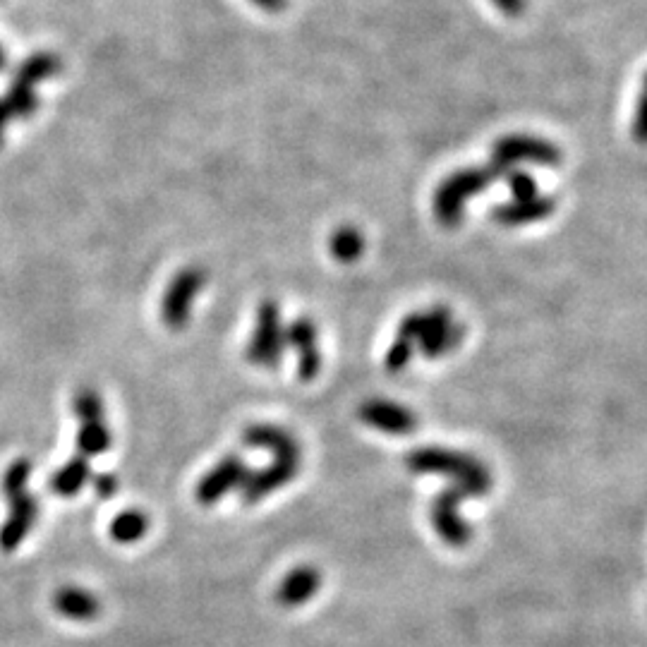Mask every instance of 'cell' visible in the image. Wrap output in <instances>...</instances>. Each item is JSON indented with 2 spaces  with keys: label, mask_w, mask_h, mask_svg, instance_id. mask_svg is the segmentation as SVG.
Returning <instances> with one entry per match:
<instances>
[{
  "label": "cell",
  "mask_w": 647,
  "mask_h": 647,
  "mask_svg": "<svg viewBox=\"0 0 647 647\" xmlns=\"http://www.w3.org/2000/svg\"><path fill=\"white\" fill-rule=\"evenodd\" d=\"M410 473L415 475H444L453 482H468L482 492H492L494 477L489 468L475 456L463 451H449L441 446H422L405 458Z\"/></svg>",
  "instance_id": "obj_1"
},
{
  "label": "cell",
  "mask_w": 647,
  "mask_h": 647,
  "mask_svg": "<svg viewBox=\"0 0 647 647\" xmlns=\"http://www.w3.org/2000/svg\"><path fill=\"white\" fill-rule=\"evenodd\" d=\"M504 175L506 173L494 163L480 168H461V171L451 173L434 192V216H437V221L444 228H456L463 219L465 202L470 197L480 195L482 190H487L489 185H494V180L504 178Z\"/></svg>",
  "instance_id": "obj_2"
},
{
  "label": "cell",
  "mask_w": 647,
  "mask_h": 647,
  "mask_svg": "<svg viewBox=\"0 0 647 647\" xmlns=\"http://www.w3.org/2000/svg\"><path fill=\"white\" fill-rule=\"evenodd\" d=\"M487 492H482L480 487L468 485V482H453V487L441 492L437 499L432 501V511H429V518H432L434 530L449 547L461 549L473 540V528L465 523L461 513H458V506L465 499H480L485 497Z\"/></svg>",
  "instance_id": "obj_3"
},
{
  "label": "cell",
  "mask_w": 647,
  "mask_h": 647,
  "mask_svg": "<svg viewBox=\"0 0 647 647\" xmlns=\"http://www.w3.org/2000/svg\"><path fill=\"white\" fill-rule=\"evenodd\" d=\"M286 326L281 322V307L274 300H266L257 310V329L247 346V360L252 365L274 370L281 365L283 353H286Z\"/></svg>",
  "instance_id": "obj_4"
},
{
  "label": "cell",
  "mask_w": 647,
  "mask_h": 647,
  "mask_svg": "<svg viewBox=\"0 0 647 647\" xmlns=\"http://www.w3.org/2000/svg\"><path fill=\"white\" fill-rule=\"evenodd\" d=\"M489 163H494L504 173H509L511 168L520 166V163L554 168L561 163V149L535 135H506L494 142L492 161Z\"/></svg>",
  "instance_id": "obj_5"
},
{
  "label": "cell",
  "mask_w": 647,
  "mask_h": 647,
  "mask_svg": "<svg viewBox=\"0 0 647 647\" xmlns=\"http://www.w3.org/2000/svg\"><path fill=\"white\" fill-rule=\"evenodd\" d=\"M204 286H207V271L197 269V266H187V269L175 274L161 300V319L168 329H185L187 322H190L197 293Z\"/></svg>",
  "instance_id": "obj_6"
},
{
  "label": "cell",
  "mask_w": 647,
  "mask_h": 647,
  "mask_svg": "<svg viewBox=\"0 0 647 647\" xmlns=\"http://www.w3.org/2000/svg\"><path fill=\"white\" fill-rule=\"evenodd\" d=\"M247 475H250V468H247L243 458L238 456L223 458L221 463H216L214 468H211L209 473L197 482L195 499L204 506L216 504V501H221L226 494L235 492V489L240 492V487L245 485Z\"/></svg>",
  "instance_id": "obj_7"
},
{
  "label": "cell",
  "mask_w": 647,
  "mask_h": 647,
  "mask_svg": "<svg viewBox=\"0 0 647 647\" xmlns=\"http://www.w3.org/2000/svg\"><path fill=\"white\" fill-rule=\"evenodd\" d=\"M288 346L298 353V379L310 384L322 372V350H319V329L312 319L300 317L286 329Z\"/></svg>",
  "instance_id": "obj_8"
},
{
  "label": "cell",
  "mask_w": 647,
  "mask_h": 647,
  "mask_svg": "<svg viewBox=\"0 0 647 647\" xmlns=\"http://www.w3.org/2000/svg\"><path fill=\"white\" fill-rule=\"evenodd\" d=\"M300 473V461H288V458H274V463L262 470H250L245 485L240 487L245 504H257L274 494L276 489L286 487Z\"/></svg>",
  "instance_id": "obj_9"
},
{
  "label": "cell",
  "mask_w": 647,
  "mask_h": 647,
  "mask_svg": "<svg viewBox=\"0 0 647 647\" xmlns=\"http://www.w3.org/2000/svg\"><path fill=\"white\" fill-rule=\"evenodd\" d=\"M10 509L8 518L0 525V549L3 552H15L34 528L36 518H39V499L34 494L24 492L20 497L8 499Z\"/></svg>",
  "instance_id": "obj_10"
},
{
  "label": "cell",
  "mask_w": 647,
  "mask_h": 647,
  "mask_svg": "<svg viewBox=\"0 0 647 647\" xmlns=\"http://www.w3.org/2000/svg\"><path fill=\"white\" fill-rule=\"evenodd\" d=\"M360 420L391 437H405L417 429V417L401 403L393 401H367L360 408Z\"/></svg>",
  "instance_id": "obj_11"
},
{
  "label": "cell",
  "mask_w": 647,
  "mask_h": 647,
  "mask_svg": "<svg viewBox=\"0 0 647 647\" xmlns=\"http://www.w3.org/2000/svg\"><path fill=\"white\" fill-rule=\"evenodd\" d=\"M319 590H322V573H319V568L302 564L293 568V571L281 580V585H278L276 590V602L281 604L283 609H298L302 604L310 602Z\"/></svg>",
  "instance_id": "obj_12"
},
{
  "label": "cell",
  "mask_w": 647,
  "mask_h": 647,
  "mask_svg": "<svg viewBox=\"0 0 647 647\" xmlns=\"http://www.w3.org/2000/svg\"><path fill=\"white\" fill-rule=\"evenodd\" d=\"M556 211V199L552 195H535L530 199H513L509 204H501L492 211V219L499 226H528V223H537L547 216H552Z\"/></svg>",
  "instance_id": "obj_13"
},
{
  "label": "cell",
  "mask_w": 647,
  "mask_h": 647,
  "mask_svg": "<svg viewBox=\"0 0 647 647\" xmlns=\"http://www.w3.org/2000/svg\"><path fill=\"white\" fill-rule=\"evenodd\" d=\"M245 444L252 449H264L274 453V458H288V461H300V444L293 434L274 425H252L243 434Z\"/></svg>",
  "instance_id": "obj_14"
},
{
  "label": "cell",
  "mask_w": 647,
  "mask_h": 647,
  "mask_svg": "<svg viewBox=\"0 0 647 647\" xmlns=\"http://www.w3.org/2000/svg\"><path fill=\"white\" fill-rule=\"evenodd\" d=\"M53 609L60 616H65V619L87 624V621H94L101 614V602L94 592L75 588V585H65V588H60L53 595Z\"/></svg>",
  "instance_id": "obj_15"
},
{
  "label": "cell",
  "mask_w": 647,
  "mask_h": 647,
  "mask_svg": "<svg viewBox=\"0 0 647 647\" xmlns=\"http://www.w3.org/2000/svg\"><path fill=\"white\" fill-rule=\"evenodd\" d=\"M453 322V314L446 310V307H429V310L410 312L408 317L403 319L401 326H398V336L403 341H408L410 346H417L420 338H425L432 331H437L439 326H446Z\"/></svg>",
  "instance_id": "obj_16"
},
{
  "label": "cell",
  "mask_w": 647,
  "mask_h": 647,
  "mask_svg": "<svg viewBox=\"0 0 647 647\" xmlns=\"http://www.w3.org/2000/svg\"><path fill=\"white\" fill-rule=\"evenodd\" d=\"M89 480H92V463L89 458L75 456L53 473L51 489L58 497H77Z\"/></svg>",
  "instance_id": "obj_17"
},
{
  "label": "cell",
  "mask_w": 647,
  "mask_h": 647,
  "mask_svg": "<svg viewBox=\"0 0 647 647\" xmlns=\"http://www.w3.org/2000/svg\"><path fill=\"white\" fill-rule=\"evenodd\" d=\"M463 338H465L463 324H458L456 319H453L451 324L439 326L437 331H432V334H427L425 338H420L415 348L420 350V353L425 355L427 360H439V358H444V355L453 353V350L461 346Z\"/></svg>",
  "instance_id": "obj_18"
},
{
  "label": "cell",
  "mask_w": 647,
  "mask_h": 647,
  "mask_svg": "<svg viewBox=\"0 0 647 647\" xmlns=\"http://www.w3.org/2000/svg\"><path fill=\"white\" fill-rule=\"evenodd\" d=\"M329 252L334 255L336 262L341 264L358 262L362 252H365V235L355 226H341L338 231L331 233Z\"/></svg>",
  "instance_id": "obj_19"
},
{
  "label": "cell",
  "mask_w": 647,
  "mask_h": 647,
  "mask_svg": "<svg viewBox=\"0 0 647 647\" xmlns=\"http://www.w3.org/2000/svg\"><path fill=\"white\" fill-rule=\"evenodd\" d=\"M60 72V58L56 53H34L32 58H27L17 68L15 80L22 84H29V87H36V84L51 80Z\"/></svg>",
  "instance_id": "obj_20"
},
{
  "label": "cell",
  "mask_w": 647,
  "mask_h": 647,
  "mask_svg": "<svg viewBox=\"0 0 647 647\" xmlns=\"http://www.w3.org/2000/svg\"><path fill=\"white\" fill-rule=\"evenodd\" d=\"M75 444H77V451H80V456L84 458L101 456V453L111 449V429H108L104 420L84 422V425H80V432H77Z\"/></svg>",
  "instance_id": "obj_21"
},
{
  "label": "cell",
  "mask_w": 647,
  "mask_h": 647,
  "mask_svg": "<svg viewBox=\"0 0 647 647\" xmlns=\"http://www.w3.org/2000/svg\"><path fill=\"white\" fill-rule=\"evenodd\" d=\"M149 530V516L147 513L130 509L118 513L111 523V537L120 544H132L137 540H142Z\"/></svg>",
  "instance_id": "obj_22"
},
{
  "label": "cell",
  "mask_w": 647,
  "mask_h": 647,
  "mask_svg": "<svg viewBox=\"0 0 647 647\" xmlns=\"http://www.w3.org/2000/svg\"><path fill=\"white\" fill-rule=\"evenodd\" d=\"M5 104H8L12 118H32L39 108V94H36V87H29V84L12 82L10 92L5 94Z\"/></svg>",
  "instance_id": "obj_23"
},
{
  "label": "cell",
  "mask_w": 647,
  "mask_h": 647,
  "mask_svg": "<svg viewBox=\"0 0 647 647\" xmlns=\"http://www.w3.org/2000/svg\"><path fill=\"white\" fill-rule=\"evenodd\" d=\"M29 477H32V461H27V458H17V461H12L3 473L5 499H15L27 492Z\"/></svg>",
  "instance_id": "obj_24"
},
{
  "label": "cell",
  "mask_w": 647,
  "mask_h": 647,
  "mask_svg": "<svg viewBox=\"0 0 647 647\" xmlns=\"http://www.w3.org/2000/svg\"><path fill=\"white\" fill-rule=\"evenodd\" d=\"M72 408H75L77 420L82 422H101L104 420V401L94 389H80L77 391L75 401H72Z\"/></svg>",
  "instance_id": "obj_25"
},
{
  "label": "cell",
  "mask_w": 647,
  "mask_h": 647,
  "mask_svg": "<svg viewBox=\"0 0 647 647\" xmlns=\"http://www.w3.org/2000/svg\"><path fill=\"white\" fill-rule=\"evenodd\" d=\"M413 353H415V348L410 346L408 341H403V338H396V341L391 343V348L386 350V360H384L386 370H389L391 374L403 372L405 367L410 365V360H413Z\"/></svg>",
  "instance_id": "obj_26"
},
{
  "label": "cell",
  "mask_w": 647,
  "mask_h": 647,
  "mask_svg": "<svg viewBox=\"0 0 647 647\" xmlns=\"http://www.w3.org/2000/svg\"><path fill=\"white\" fill-rule=\"evenodd\" d=\"M504 180H506V185L511 187L513 199H530L537 195L535 178H532L530 173L518 171V168H511V171L504 175Z\"/></svg>",
  "instance_id": "obj_27"
},
{
  "label": "cell",
  "mask_w": 647,
  "mask_h": 647,
  "mask_svg": "<svg viewBox=\"0 0 647 647\" xmlns=\"http://www.w3.org/2000/svg\"><path fill=\"white\" fill-rule=\"evenodd\" d=\"M633 139L638 144H647V87H643V92L638 94L636 101V111H633Z\"/></svg>",
  "instance_id": "obj_28"
},
{
  "label": "cell",
  "mask_w": 647,
  "mask_h": 647,
  "mask_svg": "<svg viewBox=\"0 0 647 647\" xmlns=\"http://www.w3.org/2000/svg\"><path fill=\"white\" fill-rule=\"evenodd\" d=\"M94 492L99 494L101 499H111L113 494L118 492V477L111 473H101L94 477Z\"/></svg>",
  "instance_id": "obj_29"
},
{
  "label": "cell",
  "mask_w": 647,
  "mask_h": 647,
  "mask_svg": "<svg viewBox=\"0 0 647 647\" xmlns=\"http://www.w3.org/2000/svg\"><path fill=\"white\" fill-rule=\"evenodd\" d=\"M497 10L506 17H520L528 8V0H492Z\"/></svg>",
  "instance_id": "obj_30"
},
{
  "label": "cell",
  "mask_w": 647,
  "mask_h": 647,
  "mask_svg": "<svg viewBox=\"0 0 647 647\" xmlns=\"http://www.w3.org/2000/svg\"><path fill=\"white\" fill-rule=\"evenodd\" d=\"M250 3H255L257 8H262L264 12H283L286 10V5H288V0H250Z\"/></svg>",
  "instance_id": "obj_31"
},
{
  "label": "cell",
  "mask_w": 647,
  "mask_h": 647,
  "mask_svg": "<svg viewBox=\"0 0 647 647\" xmlns=\"http://www.w3.org/2000/svg\"><path fill=\"white\" fill-rule=\"evenodd\" d=\"M12 113H10V108L8 104H5L3 99H0V144H3V139H5V130H8V125L12 123Z\"/></svg>",
  "instance_id": "obj_32"
},
{
  "label": "cell",
  "mask_w": 647,
  "mask_h": 647,
  "mask_svg": "<svg viewBox=\"0 0 647 647\" xmlns=\"http://www.w3.org/2000/svg\"><path fill=\"white\" fill-rule=\"evenodd\" d=\"M3 68H5V53L0 51V70H3Z\"/></svg>",
  "instance_id": "obj_33"
},
{
  "label": "cell",
  "mask_w": 647,
  "mask_h": 647,
  "mask_svg": "<svg viewBox=\"0 0 647 647\" xmlns=\"http://www.w3.org/2000/svg\"><path fill=\"white\" fill-rule=\"evenodd\" d=\"M643 87H647V72H645V77H643Z\"/></svg>",
  "instance_id": "obj_34"
}]
</instances>
